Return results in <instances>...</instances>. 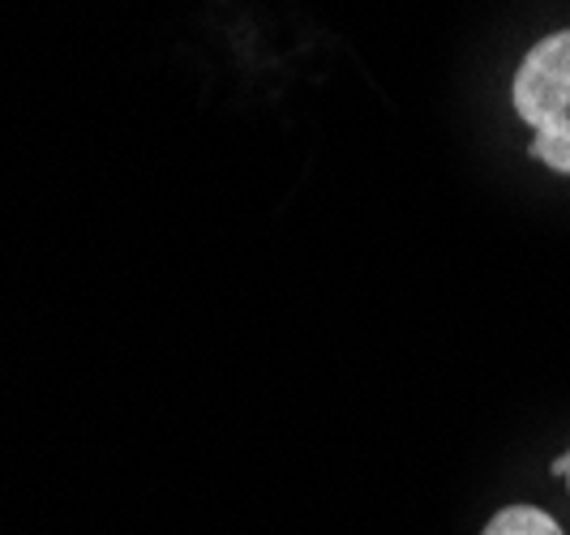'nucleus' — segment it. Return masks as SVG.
I'll return each mask as SVG.
<instances>
[{"instance_id":"2","label":"nucleus","mask_w":570,"mask_h":535,"mask_svg":"<svg viewBox=\"0 0 570 535\" xmlns=\"http://www.w3.org/2000/svg\"><path fill=\"white\" fill-rule=\"evenodd\" d=\"M481 535H562L558 518L537 506H507L485 523Z\"/></svg>"},{"instance_id":"3","label":"nucleus","mask_w":570,"mask_h":535,"mask_svg":"<svg viewBox=\"0 0 570 535\" xmlns=\"http://www.w3.org/2000/svg\"><path fill=\"white\" fill-rule=\"evenodd\" d=\"M553 476H567V484H570V450L562 454L558 463H553Z\"/></svg>"},{"instance_id":"1","label":"nucleus","mask_w":570,"mask_h":535,"mask_svg":"<svg viewBox=\"0 0 570 535\" xmlns=\"http://www.w3.org/2000/svg\"><path fill=\"white\" fill-rule=\"evenodd\" d=\"M511 103L532 129L528 155L549 171L570 176V27L544 34L519 60L511 82Z\"/></svg>"}]
</instances>
